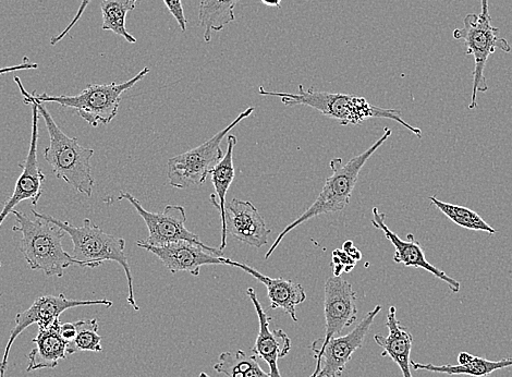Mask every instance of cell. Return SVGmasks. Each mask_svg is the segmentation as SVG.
<instances>
[{
  "label": "cell",
  "instance_id": "1",
  "mask_svg": "<svg viewBox=\"0 0 512 377\" xmlns=\"http://www.w3.org/2000/svg\"><path fill=\"white\" fill-rule=\"evenodd\" d=\"M14 80L18 84L24 104H34L39 109L40 117L44 119L50 136V145L44 150V157L51 165L53 173L83 196L91 198L95 187L91 166L94 150L82 147L78 138L67 136L56 124L44 103L36 100L34 95L23 87L20 78L15 77Z\"/></svg>",
  "mask_w": 512,
  "mask_h": 377
},
{
  "label": "cell",
  "instance_id": "2",
  "mask_svg": "<svg viewBox=\"0 0 512 377\" xmlns=\"http://www.w3.org/2000/svg\"><path fill=\"white\" fill-rule=\"evenodd\" d=\"M262 96L278 97L286 106H308L322 115L338 121L341 126H358L372 118H384L396 121L402 127L407 128L419 139L422 131L406 123L398 109H388L371 105L364 97L343 93H329L306 89L302 84L298 87V93H279L259 89Z\"/></svg>",
  "mask_w": 512,
  "mask_h": 377
},
{
  "label": "cell",
  "instance_id": "3",
  "mask_svg": "<svg viewBox=\"0 0 512 377\" xmlns=\"http://www.w3.org/2000/svg\"><path fill=\"white\" fill-rule=\"evenodd\" d=\"M392 133V130L385 128L384 135L377 140L372 147L362 154L351 158L347 163H344L339 157L334 158V160L331 161L333 174L326 179L325 186L318 199H316L310 208L300 215L294 223L288 225L282 233L279 234L271 249L265 254V260L271 258V255L280 245V242L291 233V230L312 220L314 217L323 214L343 212L350 203L352 192L357 186L362 168L367 164L373 154L382 147L390 136H392Z\"/></svg>",
  "mask_w": 512,
  "mask_h": 377
},
{
  "label": "cell",
  "instance_id": "4",
  "mask_svg": "<svg viewBox=\"0 0 512 377\" xmlns=\"http://www.w3.org/2000/svg\"><path fill=\"white\" fill-rule=\"evenodd\" d=\"M16 217L14 231L21 234L20 249L32 271H41L47 277L62 278L65 270L72 265L82 264L67 253L63 247L65 231L57 225L19 211H12Z\"/></svg>",
  "mask_w": 512,
  "mask_h": 377
},
{
  "label": "cell",
  "instance_id": "5",
  "mask_svg": "<svg viewBox=\"0 0 512 377\" xmlns=\"http://www.w3.org/2000/svg\"><path fill=\"white\" fill-rule=\"evenodd\" d=\"M31 213L57 225L70 236L73 243L72 257L79 261L82 267L96 269V267H100L107 261L116 262L123 267L128 281V303L134 311H140V307L136 299H134L133 277L125 251V239L105 233L101 227L94 225L89 218H85L83 225L77 227L69 222L60 221L52 215L42 214L34 209L31 210Z\"/></svg>",
  "mask_w": 512,
  "mask_h": 377
},
{
  "label": "cell",
  "instance_id": "6",
  "mask_svg": "<svg viewBox=\"0 0 512 377\" xmlns=\"http://www.w3.org/2000/svg\"><path fill=\"white\" fill-rule=\"evenodd\" d=\"M499 30L492 24L489 0H481V14H469L463 20V27L454 31V39L462 41L466 46V55L474 59L472 95L469 109L478 107V93L489 91V84L484 76L487 60L496 50L504 53L511 52V46L506 39L498 36Z\"/></svg>",
  "mask_w": 512,
  "mask_h": 377
},
{
  "label": "cell",
  "instance_id": "7",
  "mask_svg": "<svg viewBox=\"0 0 512 377\" xmlns=\"http://www.w3.org/2000/svg\"><path fill=\"white\" fill-rule=\"evenodd\" d=\"M149 72L150 68L145 67L136 77L119 84H89L87 89L78 95L51 96L35 92L33 95L41 103H56L65 108L75 109L91 127L97 128L112 123L118 114L121 96L148 76Z\"/></svg>",
  "mask_w": 512,
  "mask_h": 377
},
{
  "label": "cell",
  "instance_id": "8",
  "mask_svg": "<svg viewBox=\"0 0 512 377\" xmlns=\"http://www.w3.org/2000/svg\"><path fill=\"white\" fill-rule=\"evenodd\" d=\"M253 112L254 107H249L210 140L186 153L170 158L167 172L169 185L181 190L203 185L213 168L223 160V139Z\"/></svg>",
  "mask_w": 512,
  "mask_h": 377
},
{
  "label": "cell",
  "instance_id": "9",
  "mask_svg": "<svg viewBox=\"0 0 512 377\" xmlns=\"http://www.w3.org/2000/svg\"><path fill=\"white\" fill-rule=\"evenodd\" d=\"M381 311L382 306H376L349 334L334 337L322 347H311L316 361V368L311 377L343 375L352 355L362 347L377 314Z\"/></svg>",
  "mask_w": 512,
  "mask_h": 377
},
{
  "label": "cell",
  "instance_id": "10",
  "mask_svg": "<svg viewBox=\"0 0 512 377\" xmlns=\"http://www.w3.org/2000/svg\"><path fill=\"white\" fill-rule=\"evenodd\" d=\"M121 200L130 202L148 227V238L140 240L144 245L158 247L177 241H188L204 246L199 236L187 229V214L184 206L167 205L162 213H152L146 211L129 192H120L118 201Z\"/></svg>",
  "mask_w": 512,
  "mask_h": 377
},
{
  "label": "cell",
  "instance_id": "11",
  "mask_svg": "<svg viewBox=\"0 0 512 377\" xmlns=\"http://www.w3.org/2000/svg\"><path fill=\"white\" fill-rule=\"evenodd\" d=\"M113 304L114 302L107 299H68L64 294L58 296L48 295L36 299L28 310L16 315V326L14 330L11 331L2 362H0V370L6 372L12 345H14L15 340L31 325L38 324L39 328H47L59 321L60 315L69 309L90 306H105L111 308Z\"/></svg>",
  "mask_w": 512,
  "mask_h": 377
},
{
  "label": "cell",
  "instance_id": "12",
  "mask_svg": "<svg viewBox=\"0 0 512 377\" xmlns=\"http://www.w3.org/2000/svg\"><path fill=\"white\" fill-rule=\"evenodd\" d=\"M324 338L314 340L311 347H322L355 324L358 318L357 294L352 285L340 276L328 278L325 283Z\"/></svg>",
  "mask_w": 512,
  "mask_h": 377
},
{
  "label": "cell",
  "instance_id": "13",
  "mask_svg": "<svg viewBox=\"0 0 512 377\" xmlns=\"http://www.w3.org/2000/svg\"><path fill=\"white\" fill-rule=\"evenodd\" d=\"M137 246L153 253L174 275L187 272L192 276L199 277L201 267L205 265H225L224 251L188 241H177L153 247L144 245L139 240Z\"/></svg>",
  "mask_w": 512,
  "mask_h": 377
},
{
  "label": "cell",
  "instance_id": "14",
  "mask_svg": "<svg viewBox=\"0 0 512 377\" xmlns=\"http://www.w3.org/2000/svg\"><path fill=\"white\" fill-rule=\"evenodd\" d=\"M30 105L32 106V133L29 154L26 160L19 164L22 173L16 182L14 193L0 212V226L3 225L8 215L15 210L18 204L30 200L32 206H36L43 194L46 176L42 172L38 157L40 114L38 107L34 104Z\"/></svg>",
  "mask_w": 512,
  "mask_h": 377
},
{
  "label": "cell",
  "instance_id": "15",
  "mask_svg": "<svg viewBox=\"0 0 512 377\" xmlns=\"http://www.w3.org/2000/svg\"><path fill=\"white\" fill-rule=\"evenodd\" d=\"M373 220L372 225L383 231L386 239L392 243L395 248L394 262L404 264L406 267H413V269H422L431 273L438 279H441L454 294L459 293L460 283L456 279L451 278L445 272L437 269L428 260H426L425 252L420 243L414 239L413 235H408L407 240H402L398 235L390 230L386 225V215L381 213L379 209L372 210Z\"/></svg>",
  "mask_w": 512,
  "mask_h": 377
},
{
  "label": "cell",
  "instance_id": "16",
  "mask_svg": "<svg viewBox=\"0 0 512 377\" xmlns=\"http://www.w3.org/2000/svg\"><path fill=\"white\" fill-rule=\"evenodd\" d=\"M247 296L250 298L256 314H258L260 331L252 348V354L261 358L268 364L270 374L273 377H283L278 369L279 359L288 356L291 350V339L280 328L271 330V316L264 311L262 304L253 288L247 289Z\"/></svg>",
  "mask_w": 512,
  "mask_h": 377
},
{
  "label": "cell",
  "instance_id": "17",
  "mask_svg": "<svg viewBox=\"0 0 512 377\" xmlns=\"http://www.w3.org/2000/svg\"><path fill=\"white\" fill-rule=\"evenodd\" d=\"M228 234L246 245L261 249L268 245L272 230L268 229L263 216L250 201L234 199L226 206Z\"/></svg>",
  "mask_w": 512,
  "mask_h": 377
},
{
  "label": "cell",
  "instance_id": "18",
  "mask_svg": "<svg viewBox=\"0 0 512 377\" xmlns=\"http://www.w3.org/2000/svg\"><path fill=\"white\" fill-rule=\"evenodd\" d=\"M225 265L238 267L243 272L250 274L256 281L264 284L267 288V296L271 301V309H282L290 316L292 321L298 322L296 308L307 300L306 289L300 284L287 281L284 278L265 276L259 271L254 270L251 266L231 261L230 259H225Z\"/></svg>",
  "mask_w": 512,
  "mask_h": 377
},
{
  "label": "cell",
  "instance_id": "19",
  "mask_svg": "<svg viewBox=\"0 0 512 377\" xmlns=\"http://www.w3.org/2000/svg\"><path fill=\"white\" fill-rule=\"evenodd\" d=\"M60 320L47 328H39V334L32 343L27 372L55 369L60 360L69 356V342L60 334Z\"/></svg>",
  "mask_w": 512,
  "mask_h": 377
},
{
  "label": "cell",
  "instance_id": "20",
  "mask_svg": "<svg viewBox=\"0 0 512 377\" xmlns=\"http://www.w3.org/2000/svg\"><path fill=\"white\" fill-rule=\"evenodd\" d=\"M386 327L388 336L376 334L375 343L383 348V357H389L400 368L404 377H413L411 373L412 362L410 355L413 336L397 319V309L390 307L387 314Z\"/></svg>",
  "mask_w": 512,
  "mask_h": 377
},
{
  "label": "cell",
  "instance_id": "21",
  "mask_svg": "<svg viewBox=\"0 0 512 377\" xmlns=\"http://www.w3.org/2000/svg\"><path fill=\"white\" fill-rule=\"evenodd\" d=\"M237 138L233 135L227 136V151L223 160L212 170V184L216 194H211L210 201L218 210L222 220V243L219 250L224 251L227 247V223H226V194L235 179L234 150L237 145Z\"/></svg>",
  "mask_w": 512,
  "mask_h": 377
},
{
  "label": "cell",
  "instance_id": "22",
  "mask_svg": "<svg viewBox=\"0 0 512 377\" xmlns=\"http://www.w3.org/2000/svg\"><path fill=\"white\" fill-rule=\"evenodd\" d=\"M457 366H434L433 363L423 364L412 362L414 370L429 371L434 373H445L449 375H468L473 377H486L497 370L512 367V358H505L499 361H491L475 357L468 352H461L458 357Z\"/></svg>",
  "mask_w": 512,
  "mask_h": 377
},
{
  "label": "cell",
  "instance_id": "23",
  "mask_svg": "<svg viewBox=\"0 0 512 377\" xmlns=\"http://www.w3.org/2000/svg\"><path fill=\"white\" fill-rule=\"evenodd\" d=\"M240 0H200L199 26L204 29L203 39L210 43L214 32H221L236 20L235 8Z\"/></svg>",
  "mask_w": 512,
  "mask_h": 377
},
{
  "label": "cell",
  "instance_id": "24",
  "mask_svg": "<svg viewBox=\"0 0 512 377\" xmlns=\"http://www.w3.org/2000/svg\"><path fill=\"white\" fill-rule=\"evenodd\" d=\"M214 370L225 377H273L266 373L254 355L243 350L226 351L219 355ZM200 377H211L202 372Z\"/></svg>",
  "mask_w": 512,
  "mask_h": 377
},
{
  "label": "cell",
  "instance_id": "25",
  "mask_svg": "<svg viewBox=\"0 0 512 377\" xmlns=\"http://www.w3.org/2000/svg\"><path fill=\"white\" fill-rule=\"evenodd\" d=\"M137 2L138 0H103L101 4L102 29L121 36L128 43H137V39L126 28L128 12L136 9Z\"/></svg>",
  "mask_w": 512,
  "mask_h": 377
},
{
  "label": "cell",
  "instance_id": "26",
  "mask_svg": "<svg viewBox=\"0 0 512 377\" xmlns=\"http://www.w3.org/2000/svg\"><path fill=\"white\" fill-rule=\"evenodd\" d=\"M429 199L437 210H440L449 221L457 226L473 231H482V233L490 235L496 234L495 228L487 224L477 212L466 208V206L446 203L436 197Z\"/></svg>",
  "mask_w": 512,
  "mask_h": 377
},
{
  "label": "cell",
  "instance_id": "27",
  "mask_svg": "<svg viewBox=\"0 0 512 377\" xmlns=\"http://www.w3.org/2000/svg\"><path fill=\"white\" fill-rule=\"evenodd\" d=\"M77 335L69 343V356L78 351L101 352L102 337L99 335V322L96 319L80 320L76 322Z\"/></svg>",
  "mask_w": 512,
  "mask_h": 377
},
{
  "label": "cell",
  "instance_id": "28",
  "mask_svg": "<svg viewBox=\"0 0 512 377\" xmlns=\"http://www.w3.org/2000/svg\"><path fill=\"white\" fill-rule=\"evenodd\" d=\"M356 263L344 250H335L332 261L334 276H340L344 272L349 273L355 269Z\"/></svg>",
  "mask_w": 512,
  "mask_h": 377
},
{
  "label": "cell",
  "instance_id": "29",
  "mask_svg": "<svg viewBox=\"0 0 512 377\" xmlns=\"http://www.w3.org/2000/svg\"><path fill=\"white\" fill-rule=\"evenodd\" d=\"M170 14L175 18L182 33L187 32V17L181 0H163Z\"/></svg>",
  "mask_w": 512,
  "mask_h": 377
},
{
  "label": "cell",
  "instance_id": "30",
  "mask_svg": "<svg viewBox=\"0 0 512 377\" xmlns=\"http://www.w3.org/2000/svg\"><path fill=\"white\" fill-rule=\"evenodd\" d=\"M90 3L91 0H82L81 6L79 7L76 17L72 19V21L68 24V27L62 33L55 36V38H52L51 45H56L57 43L62 42L66 38L70 30L73 27H75L78 21L81 19L85 9H87Z\"/></svg>",
  "mask_w": 512,
  "mask_h": 377
},
{
  "label": "cell",
  "instance_id": "31",
  "mask_svg": "<svg viewBox=\"0 0 512 377\" xmlns=\"http://www.w3.org/2000/svg\"><path fill=\"white\" fill-rule=\"evenodd\" d=\"M38 64H32L30 63V60L28 57L23 58V63L18 66H12V67H6V68H0V76H4L6 74H12V72H17L21 70H32V69H38Z\"/></svg>",
  "mask_w": 512,
  "mask_h": 377
},
{
  "label": "cell",
  "instance_id": "32",
  "mask_svg": "<svg viewBox=\"0 0 512 377\" xmlns=\"http://www.w3.org/2000/svg\"><path fill=\"white\" fill-rule=\"evenodd\" d=\"M60 334H62L63 338L67 340V342H72L77 335V325L75 323H65L60 325Z\"/></svg>",
  "mask_w": 512,
  "mask_h": 377
},
{
  "label": "cell",
  "instance_id": "33",
  "mask_svg": "<svg viewBox=\"0 0 512 377\" xmlns=\"http://www.w3.org/2000/svg\"><path fill=\"white\" fill-rule=\"evenodd\" d=\"M343 248L351 259L355 260L356 262L361 260L362 254L355 246H353L352 241L348 240Z\"/></svg>",
  "mask_w": 512,
  "mask_h": 377
},
{
  "label": "cell",
  "instance_id": "34",
  "mask_svg": "<svg viewBox=\"0 0 512 377\" xmlns=\"http://www.w3.org/2000/svg\"><path fill=\"white\" fill-rule=\"evenodd\" d=\"M261 2L268 7L280 8L282 7V0H261Z\"/></svg>",
  "mask_w": 512,
  "mask_h": 377
},
{
  "label": "cell",
  "instance_id": "35",
  "mask_svg": "<svg viewBox=\"0 0 512 377\" xmlns=\"http://www.w3.org/2000/svg\"><path fill=\"white\" fill-rule=\"evenodd\" d=\"M0 377H5V374L4 373H0Z\"/></svg>",
  "mask_w": 512,
  "mask_h": 377
},
{
  "label": "cell",
  "instance_id": "36",
  "mask_svg": "<svg viewBox=\"0 0 512 377\" xmlns=\"http://www.w3.org/2000/svg\"><path fill=\"white\" fill-rule=\"evenodd\" d=\"M0 297H2V293H0Z\"/></svg>",
  "mask_w": 512,
  "mask_h": 377
},
{
  "label": "cell",
  "instance_id": "37",
  "mask_svg": "<svg viewBox=\"0 0 512 377\" xmlns=\"http://www.w3.org/2000/svg\"><path fill=\"white\" fill-rule=\"evenodd\" d=\"M0 266H2V263H0Z\"/></svg>",
  "mask_w": 512,
  "mask_h": 377
}]
</instances>
